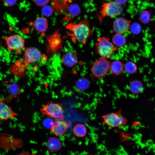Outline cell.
<instances>
[{
    "label": "cell",
    "instance_id": "obj_5",
    "mask_svg": "<svg viewBox=\"0 0 155 155\" xmlns=\"http://www.w3.org/2000/svg\"><path fill=\"white\" fill-rule=\"evenodd\" d=\"M40 112L47 116L58 120H63L64 111L60 104L53 102L45 105L40 109Z\"/></svg>",
    "mask_w": 155,
    "mask_h": 155
},
{
    "label": "cell",
    "instance_id": "obj_17",
    "mask_svg": "<svg viewBox=\"0 0 155 155\" xmlns=\"http://www.w3.org/2000/svg\"><path fill=\"white\" fill-rule=\"evenodd\" d=\"M129 88L131 92L135 94H138L142 92L143 90V85L141 81L135 80L131 82Z\"/></svg>",
    "mask_w": 155,
    "mask_h": 155
},
{
    "label": "cell",
    "instance_id": "obj_12",
    "mask_svg": "<svg viewBox=\"0 0 155 155\" xmlns=\"http://www.w3.org/2000/svg\"><path fill=\"white\" fill-rule=\"evenodd\" d=\"M80 13V9L79 6L76 4H72L68 7L67 14L63 18V21H68L78 16Z\"/></svg>",
    "mask_w": 155,
    "mask_h": 155
},
{
    "label": "cell",
    "instance_id": "obj_4",
    "mask_svg": "<svg viewBox=\"0 0 155 155\" xmlns=\"http://www.w3.org/2000/svg\"><path fill=\"white\" fill-rule=\"evenodd\" d=\"M111 62L106 59L101 57L96 61L91 68L92 75L100 78L105 76L110 70Z\"/></svg>",
    "mask_w": 155,
    "mask_h": 155
},
{
    "label": "cell",
    "instance_id": "obj_21",
    "mask_svg": "<svg viewBox=\"0 0 155 155\" xmlns=\"http://www.w3.org/2000/svg\"><path fill=\"white\" fill-rule=\"evenodd\" d=\"M124 69L127 73L131 74L137 72V67L134 63L131 61H129L125 64Z\"/></svg>",
    "mask_w": 155,
    "mask_h": 155
},
{
    "label": "cell",
    "instance_id": "obj_16",
    "mask_svg": "<svg viewBox=\"0 0 155 155\" xmlns=\"http://www.w3.org/2000/svg\"><path fill=\"white\" fill-rule=\"evenodd\" d=\"M124 69L122 63L120 61L115 60L111 63L110 70L111 73L116 75L121 74Z\"/></svg>",
    "mask_w": 155,
    "mask_h": 155
},
{
    "label": "cell",
    "instance_id": "obj_28",
    "mask_svg": "<svg viewBox=\"0 0 155 155\" xmlns=\"http://www.w3.org/2000/svg\"><path fill=\"white\" fill-rule=\"evenodd\" d=\"M128 0H114V1L117 3L122 5L125 4Z\"/></svg>",
    "mask_w": 155,
    "mask_h": 155
},
{
    "label": "cell",
    "instance_id": "obj_2",
    "mask_svg": "<svg viewBox=\"0 0 155 155\" xmlns=\"http://www.w3.org/2000/svg\"><path fill=\"white\" fill-rule=\"evenodd\" d=\"M96 51L101 57L106 59L109 58L114 52L119 50L110 41L108 37L102 36L98 38L95 43Z\"/></svg>",
    "mask_w": 155,
    "mask_h": 155
},
{
    "label": "cell",
    "instance_id": "obj_9",
    "mask_svg": "<svg viewBox=\"0 0 155 155\" xmlns=\"http://www.w3.org/2000/svg\"><path fill=\"white\" fill-rule=\"evenodd\" d=\"M130 27V21L122 17L116 18L113 22V30L117 34H123L125 33L128 31Z\"/></svg>",
    "mask_w": 155,
    "mask_h": 155
},
{
    "label": "cell",
    "instance_id": "obj_8",
    "mask_svg": "<svg viewBox=\"0 0 155 155\" xmlns=\"http://www.w3.org/2000/svg\"><path fill=\"white\" fill-rule=\"evenodd\" d=\"M42 54L40 51L34 47L27 48L25 51L22 62L25 65L35 63L40 59Z\"/></svg>",
    "mask_w": 155,
    "mask_h": 155
},
{
    "label": "cell",
    "instance_id": "obj_15",
    "mask_svg": "<svg viewBox=\"0 0 155 155\" xmlns=\"http://www.w3.org/2000/svg\"><path fill=\"white\" fill-rule=\"evenodd\" d=\"M47 146L48 149L50 151L56 152L61 149L62 144L61 141L57 138L52 137L48 140Z\"/></svg>",
    "mask_w": 155,
    "mask_h": 155
},
{
    "label": "cell",
    "instance_id": "obj_20",
    "mask_svg": "<svg viewBox=\"0 0 155 155\" xmlns=\"http://www.w3.org/2000/svg\"><path fill=\"white\" fill-rule=\"evenodd\" d=\"M8 90L9 96L12 98L17 96L20 92L19 87L14 83H12L9 85Z\"/></svg>",
    "mask_w": 155,
    "mask_h": 155
},
{
    "label": "cell",
    "instance_id": "obj_33",
    "mask_svg": "<svg viewBox=\"0 0 155 155\" xmlns=\"http://www.w3.org/2000/svg\"></svg>",
    "mask_w": 155,
    "mask_h": 155
},
{
    "label": "cell",
    "instance_id": "obj_25",
    "mask_svg": "<svg viewBox=\"0 0 155 155\" xmlns=\"http://www.w3.org/2000/svg\"><path fill=\"white\" fill-rule=\"evenodd\" d=\"M43 124L44 127L47 128H50L52 126L54 123L53 121L49 118L45 119L44 121Z\"/></svg>",
    "mask_w": 155,
    "mask_h": 155
},
{
    "label": "cell",
    "instance_id": "obj_13",
    "mask_svg": "<svg viewBox=\"0 0 155 155\" xmlns=\"http://www.w3.org/2000/svg\"><path fill=\"white\" fill-rule=\"evenodd\" d=\"M78 57L74 53L69 52L65 53L62 57V61L66 66L71 67L75 65L77 63Z\"/></svg>",
    "mask_w": 155,
    "mask_h": 155
},
{
    "label": "cell",
    "instance_id": "obj_11",
    "mask_svg": "<svg viewBox=\"0 0 155 155\" xmlns=\"http://www.w3.org/2000/svg\"><path fill=\"white\" fill-rule=\"evenodd\" d=\"M16 113L0 98V121L13 119Z\"/></svg>",
    "mask_w": 155,
    "mask_h": 155
},
{
    "label": "cell",
    "instance_id": "obj_10",
    "mask_svg": "<svg viewBox=\"0 0 155 155\" xmlns=\"http://www.w3.org/2000/svg\"><path fill=\"white\" fill-rule=\"evenodd\" d=\"M70 123L63 120H58L51 128V132L57 136L63 135L67 131Z\"/></svg>",
    "mask_w": 155,
    "mask_h": 155
},
{
    "label": "cell",
    "instance_id": "obj_18",
    "mask_svg": "<svg viewBox=\"0 0 155 155\" xmlns=\"http://www.w3.org/2000/svg\"><path fill=\"white\" fill-rule=\"evenodd\" d=\"M73 131L76 136L82 137H84L87 133V128L85 125L83 124H77L74 127Z\"/></svg>",
    "mask_w": 155,
    "mask_h": 155
},
{
    "label": "cell",
    "instance_id": "obj_6",
    "mask_svg": "<svg viewBox=\"0 0 155 155\" xmlns=\"http://www.w3.org/2000/svg\"><path fill=\"white\" fill-rule=\"evenodd\" d=\"M4 39L9 52L14 51L19 54L24 46L25 41L23 37L18 34H14L4 37Z\"/></svg>",
    "mask_w": 155,
    "mask_h": 155
},
{
    "label": "cell",
    "instance_id": "obj_14",
    "mask_svg": "<svg viewBox=\"0 0 155 155\" xmlns=\"http://www.w3.org/2000/svg\"><path fill=\"white\" fill-rule=\"evenodd\" d=\"M34 28L38 32H44L48 28V24L47 20L43 17H39L36 19L33 24Z\"/></svg>",
    "mask_w": 155,
    "mask_h": 155
},
{
    "label": "cell",
    "instance_id": "obj_31",
    "mask_svg": "<svg viewBox=\"0 0 155 155\" xmlns=\"http://www.w3.org/2000/svg\"><path fill=\"white\" fill-rule=\"evenodd\" d=\"M143 0L145 1H149L150 0Z\"/></svg>",
    "mask_w": 155,
    "mask_h": 155
},
{
    "label": "cell",
    "instance_id": "obj_22",
    "mask_svg": "<svg viewBox=\"0 0 155 155\" xmlns=\"http://www.w3.org/2000/svg\"><path fill=\"white\" fill-rule=\"evenodd\" d=\"M90 82L86 78H82L78 80L76 82V85L80 90H83L87 89L89 86Z\"/></svg>",
    "mask_w": 155,
    "mask_h": 155
},
{
    "label": "cell",
    "instance_id": "obj_26",
    "mask_svg": "<svg viewBox=\"0 0 155 155\" xmlns=\"http://www.w3.org/2000/svg\"><path fill=\"white\" fill-rule=\"evenodd\" d=\"M36 5L40 6H43L46 5L50 0H34Z\"/></svg>",
    "mask_w": 155,
    "mask_h": 155
},
{
    "label": "cell",
    "instance_id": "obj_23",
    "mask_svg": "<svg viewBox=\"0 0 155 155\" xmlns=\"http://www.w3.org/2000/svg\"><path fill=\"white\" fill-rule=\"evenodd\" d=\"M53 11L52 7L47 5L43 6L41 10L42 14L44 16L47 17L51 16L53 14Z\"/></svg>",
    "mask_w": 155,
    "mask_h": 155
},
{
    "label": "cell",
    "instance_id": "obj_27",
    "mask_svg": "<svg viewBox=\"0 0 155 155\" xmlns=\"http://www.w3.org/2000/svg\"><path fill=\"white\" fill-rule=\"evenodd\" d=\"M17 0H3L4 5L8 7L12 6L16 3Z\"/></svg>",
    "mask_w": 155,
    "mask_h": 155
},
{
    "label": "cell",
    "instance_id": "obj_7",
    "mask_svg": "<svg viewBox=\"0 0 155 155\" xmlns=\"http://www.w3.org/2000/svg\"><path fill=\"white\" fill-rule=\"evenodd\" d=\"M102 118L104 123L111 127H116L126 125L127 121L121 114V111L103 115Z\"/></svg>",
    "mask_w": 155,
    "mask_h": 155
},
{
    "label": "cell",
    "instance_id": "obj_19",
    "mask_svg": "<svg viewBox=\"0 0 155 155\" xmlns=\"http://www.w3.org/2000/svg\"><path fill=\"white\" fill-rule=\"evenodd\" d=\"M112 41L113 44L118 48L124 46L127 42L125 38L122 34L117 33L113 36Z\"/></svg>",
    "mask_w": 155,
    "mask_h": 155
},
{
    "label": "cell",
    "instance_id": "obj_3",
    "mask_svg": "<svg viewBox=\"0 0 155 155\" xmlns=\"http://www.w3.org/2000/svg\"><path fill=\"white\" fill-rule=\"evenodd\" d=\"M123 10L122 5L115 1L105 2L101 6L99 19L101 21L103 18L106 17L115 18L120 15Z\"/></svg>",
    "mask_w": 155,
    "mask_h": 155
},
{
    "label": "cell",
    "instance_id": "obj_32",
    "mask_svg": "<svg viewBox=\"0 0 155 155\" xmlns=\"http://www.w3.org/2000/svg\"><path fill=\"white\" fill-rule=\"evenodd\" d=\"M1 42H0V46H1Z\"/></svg>",
    "mask_w": 155,
    "mask_h": 155
},
{
    "label": "cell",
    "instance_id": "obj_30",
    "mask_svg": "<svg viewBox=\"0 0 155 155\" xmlns=\"http://www.w3.org/2000/svg\"><path fill=\"white\" fill-rule=\"evenodd\" d=\"M63 0L65 2H66L67 1H69V0Z\"/></svg>",
    "mask_w": 155,
    "mask_h": 155
},
{
    "label": "cell",
    "instance_id": "obj_1",
    "mask_svg": "<svg viewBox=\"0 0 155 155\" xmlns=\"http://www.w3.org/2000/svg\"><path fill=\"white\" fill-rule=\"evenodd\" d=\"M90 26L89 21L84 20L78 23H70L67 26L66 28L71 32V35L73 37L74 40L85 44L89 37L93 34Z\"/></svg>",
    "mask_w": 155,
    "mask_h": 155
},
{
    "label": "cell",
    "instance_id": "obj_24",
    "mask_svg": "<svg viewBox=\"0 0 155 155\" xmlns=\"http://www.w3.org/2000/svg\"><path fill=\"white\" fill-rule=\"evenodd\" d=\"M131 32L134 34H138L140 32L141 28L139 25L137 24H134L132 25L131 27Z\"/></svg>",
    "mask_w": 155,
    "mask_h": 155
},
{
    "label": "cell",
    "instance_id": "obj_29",
    "mask_svg": "<svg viewBox=\"0 0 155 155\" xmlns=\"http://www.w3.org/2000/svg\"><path fill=\"white\" fill-rule=\"evenodd\" d=\"M18 155H38V154H32L28 152H22Z\"/></svg>",
    "mask_w": 155,
    "mask_h": 155
}]
</instances>
